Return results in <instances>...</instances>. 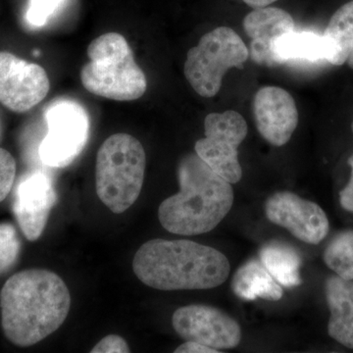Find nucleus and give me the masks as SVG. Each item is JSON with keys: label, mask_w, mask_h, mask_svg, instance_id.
Segmentation results:
<instances>
[{"label": "nucleus", "mask_w": 353, "mask_h": 353, "mask_svg": "<svg viewBox=\"0 0 353 353\" xmlns=\"http://www.w3.org/2000/svg\"><path fill=\"white\" fill-rule=\"evenodd\" d=\"M7 340L29 347L57 332L68 317L71 294L63 279L46 269L18 272L0 292Z\"/></svg>", "instance_id": "f257e3e1"}, {"label": "nucleus", "mask_w": 353, "mask_h": 353, "mask_svg": "<svg viewBox=\"0 0 353 353\" xmlns=\"http://www.w3.org/2000/svg\"><path fill=\"white\" fill-rule=\"evenodd\" d=\"M230 270L219 250L188 240L146 241L132 259L139 280L160 290L214 289L226 282Z\"/></svg>", "instance_id": "f03ea898"}, {"label": "nucleus", "mask_w": 353, "mask_h": 353, "mask_svg": "<svg viewBox=\"0 0 353 353\" xmlns=\"http://www.w3.org/2000/svg\"><path fill=\"white\" fill-rule=\"evenodd\" d=\"M180 190L158 208L160 224L172 234L196 236L214 230L234 203L231 183L213 171L196 153L178 165Z\"/></svg>", "instance_id": "7ed1b4c3"}, {"label": "nucleus", "mask_w": 353, "mask_h": 353, "mask_svg": "<svg viewBox=\"0 0 353 353\" xmlns=\"http://www.w3.org/2000/svg\"><path fill=\"white\" fill-rule=\"evenodd\" d=\"M87 53L90 62L83 65L80 77L88 92L117 101H137L145 94L148 80L122 34L108 32L97 37Z\"/></svg>", "instance_id": "20e7f679"}, {"label": "nucleus", "mask_w": 353, "mask_h": 353, "mask_svg": "<svg viewBox=\"0 0 353 353\" xmlns=\"http://www.w3.org/2000/svg\"><path fill=\"white\" fill-rule=\"evenodd\" d=\"M146 154L141 141L129 134H112L97 155L95 189L102 203L122 214L138 201L145 181Z\"/></svg>", "instance_id": "39448f33"}, {"label": "nucleus", "mask_w": 353, "mask_h": 353, "mask_svg": "<svg viewBox=\"0 0 353 353\" xmlns=\"http://www.w3.org/2000/svg\"><path fill=\"white\" fill-rule=\"evenodd\" d=\"M250 58L241 37L229 27H218L202 36L187 54L183 73L196 94L213 97L222 88L225 74L243 68Z\"/></svg>", "instance_id": "423d86ee"}, {"label": "nucleus", "mask_w": 353, "mask_h": 353, "mask_svg": "<svg viewBox=\"0 0 353 353\" xmlns=\"http://www.w3.org/2000/svg\"><path fill=\"white\" fill-rule=\"evenodd\" d=\"M48 132L39 145L46 166L63 168L80 155L87 143L90 120L85 109L71 99L50 103L44 112Z\"/></svg>", "instance_id": "0eeeda50"}, {"label": "nucleus", "mask_w": 353, "mask_h": 353, "mask_svg": "<svg viewBox=\"0 0 353 353\" xmlns=\"http://www.w3.org/2000/svg\"><path fill=\"white\" fill-rule=\"evenodd\" d=\"M248 124L234 110L210 113L204 120L205 137L196 141L194 150L206 164L231 183L240 182L243 170L238 148L248 136Z\"/></svg>", "instance_id": "6e6552de"}, {"label": "nucleus", "mask_w": 353, "mask_h": 353, "mask_svg": "<svg viewBox=\"0 0 353 353\" xmlns=\"http://www.w3.org/2000/svg\"><path fill=\"white\" fill-rule=\"evenodd\" d=\"M172 326L183 340L197 341L214 350H231L240 345V324L219 309L192 304L176 309Z\"/></svg>", "instance_id": "1a4fd4ad"}, {"label": "nucleus", "mask_w": 353, "mask_h": 353, "mask_svg": "<svg viewBox=\"0 0 353 353\" xmlns=\"http://www.w3.org/2000/svg\"><path fill=\"white\" fill-rule=\"evenodd\" d=\"M48 73L39 64L0 51V103L16 113L31 110L50 92Z\"/></svg>", "instance_id": "9d476101"}, {"label": "nucleus", "mask_w": 353, "mask_h": 353, "mask_svg": "<svg viewBox=\"0 0 353 353\" xmlns=\"http://www.w3.org/2000/svg\"><path fill=\"white\" fill-rule=\"evenodd\" d=\"M265 214L272 223L309 245H318L329 233V220L324 210L294 192H276L269 197Z\"/></svg>", "instance_id": "9b49d317"}, {"label": "nucleus", "mask_w": 353, "mask_h": 353, "mask_svg": "<svg viewBox=\"0 0 353 353\" xmlns=\"http://www.w3.org/2000/svg\"><path fill=\"white\" fill-rule=\"evenodd\" d=\"M57 199L52 181L43 172H32L20 181L14 196L13 212L27 240L41 238Z\"/></svg>", "instance_id": "f8f14e48"}, {"label": "nucleus", "mask_w": 353, "mask_h": 353, "mask_svg": "<svg viewBox=\"0 0 353 353\" xmlns=\"http://www.w3.org/2000/svg\"><path fill=\"white\" fill-rule=\"evenodd\" d=\"M257 131L274 146H283L292 138L299 124L296 101L284 88L267 85L257 90L253 99Z\"/></svg>", "instance_id": "ddd939ff"}, {"label": "nucleus", "mask_w": 353, "mask_h": 353, "mask_svg": "<svg viewBox=\"0 0 353 353\" xmlns=\"http://www.w3.org/2000/svg\"><path fill=\"white\" fill-rule=\"evenodd\" d=\"M243 30L250 39V57L262 66H278L272 46L280 37L294 31L292 15L278 7H262L248 14Z\"/></svg>", "instance_id": "4468645a"}, {"label": "nucleus", "mask_w": 353, "mask_h": 353, "mask_svg": "<svg viewBox=\"0 0 353 353\" xmlns=\"http://www.w3.org/2000/svg\"><path fill=\"white\" fill-rule=\"evenodd\" d=\"M325 290L331 313L330 336L353 350V281L332 276L327 279Z\"/></svg>", "instance_id": "2eb2a0df"}, {"label": "nucleus", "mask_w": 353, "mask_h": 353, "mask_svg": "<svg viewBox=\"0 0 353 353\" xmlns=\"http://www.w3.org/2000/svg\"><path fill=\"white\" fill-rule=\"evenodd\" d=\"M232 290L236 296L245 301L257 297L265 301H277L282 299L283 289L260 260L250 259L241 265L232 280Z\"/></svg>", "instance_id": "dca6fc26"}, {"label": "nucleus", "mask_w": 353, "mask_h": 353, "mask_svg": "<svg viewBox=\"0 0 353 353\" xmlns=\"http://www.w3.org/2000/svg\"><path fill=\"white\" fill-rule=\"evenodd\" d=\"M278 65L294 60L326 59L327 46L324 38L312 32H290L280 37L272 46Z\"/></svg>", "instance_id": "f3484780"}, {"label": "nucleus", "mask_w": 353, "mask_h": 353, "mask_svg": "<svg viewBox=\"0 0 353 353\" xmlns=\"http://www.w3.org/2000/svg\"><path fill=\"white\" fill-rule=\"evenodd\" d=\"M323 38L327 46V61L334 66L345 64L353 48V0L334 12Z\"/></svg>", "instance_id": "a211bd4d"}, {"label": "nucleus", "mask_w": 353, "mask_h": 353, "mask_svg": "<svg viewBox=\"0 0 353 353\" xmlns=\"http://www.w3.org/2000/svg\"><path fill=\"white\" fill-rule=\"evenodd\" d=\"M259 259L281 285L294 288L301 284L299 275L301 259L292 246L280 241H271L262 246Z\"/></svg>", "instance_id": "6ab92c4d"}, {"label": "nucleus", "mask_w": 353, "mask_h": 353, "mask_svg": "<svg viewBox=\"0 0 353 353\" xmlns=\"http://www.w3.org/2000/svg\"><path fill=\"white\" fill-rule=\"evenodd\" d=\"M324 261L339 277L353 281V231L334 236L324 252Z\"/></svg>", "instance_id": "aec40b11"}, {"label": "nucleus", "mask_w": 353, "mask_h": 353, "mask_svg": "<svg viewBox=\"0 0 353 353\" xmlns=\"http://www.w3.org/2000/svg\"><path fill=\"white\" fill-rule=\"evenodd\" d=\"M21 243L15 227L10 223L0 224V274L6 273L19 256Z\"/></svg>", "instance_id": "412c9836"}, {"label": "nucleus", "mask_w": 353, "mask_h": 353, "mask_svg": "<svg viewBox=\"0 0 353 353\" xmlns=\"http://www.w3.org/2000/svg\"><path fill=\"white\" fill-rule=\"evenodd\" d=\"M64 0H31L26 18L32 27H43L50 19Z\"/></svg>", "instance_id": "4be33fe9"}, {"label": "nucleus", "mask_w": 353, "mask_h": 353, "mask_svg": "<svg viewBox=\"0 0 353 353\" xmlns=\"http://www.w3.org/2000/svg\"><path fill=\"white\" fill-rule=\"evenodd\" d=\"M15 176V159L10 152L0 148V202L3 201L12 190Z\"/></svg>", "instance_id": "5701e85b"}, {"label": "nucleus", "mask_w": 353, "mask_h": 353, "mask_svg": "<svg viewBox=\"0 0 353 353\" xmlns=\"http://www.w3.org/2000/svg\"><path fill=\"white\" fill-rule=\"evenodd\" d=\"M92 353H128L131 348L127 341L119 334H108L94 345L90 350Z\"/></svg>", "instance_id": "b1692460"}, {"label": "nucleus", "mask_w": 353, "mask_h": 353, "mask_svg": "<svg viewBox=\"0 0 353 353\" xmlns=\"http://www.w3.org/2000/svg\"><path fill=\"white\" fill-rule=\"evenodd\" d=\"M348 164L352 168V176L345 189L340 192V201L343 208L353 213V154L348 159Z\"/></svg>", "instance_id": "393cba45"}, {"label": "nucleus", "mask_w": 353, "mask_h": 353, "mask_svg": "<svg viewBox=\"0 0 353 353\" xmlns=\"http://www.w3.org/2000/svg\"><path fill=\"white\" fill-rule=\"evenodd\" d=\"M175 353H218L219 350L202 345L197 341H185L183 345L176 347Z\"/></svg>", "instance_id": "a878e982"}, {"label": "nucleus", "mask_w": 353, "mask_h": 353, "mask_svg": "<svg viewBox=\"0 0 353 353\" xmlns=\"http://www.w3.org/2000/svg\"><path fill=\"white\" fill-rule=\"evenodd\" d=\"M243 2L252 8H262V7H266L274 3V2L278 1V0H243Z\"/></svg>", "instance_id": "bb28decb"}, {"label": "nucleus", "mask_w": 353, "mask_h": 353, "mask_svg": "<svg viewBox=\"0 0 353 353\" xmlns=\"http://www.w3.org/2000/svg\"><path fill=\"white\" fill-rule=\"evenodd\" d=\"M347 63L348 66L350 67V68L353 69V48L352 52H350V57L347 58Z\"/></svg>", "instance_id": "cd10ccee"}, {"label": "nucleus", "mask_w": 353, "mask_h": 353, "mask_svg": "<svg viewBox=\"0 0 353 353\" xmlns=\"http://www.w3.org/2000/svg\"><path fill=\"white\" fill-rule=\"evenodd\" d=\"M352 132H353V121H352Z\"/></svg>", "instance_id": "c85d7f7f"}]
</instances>
